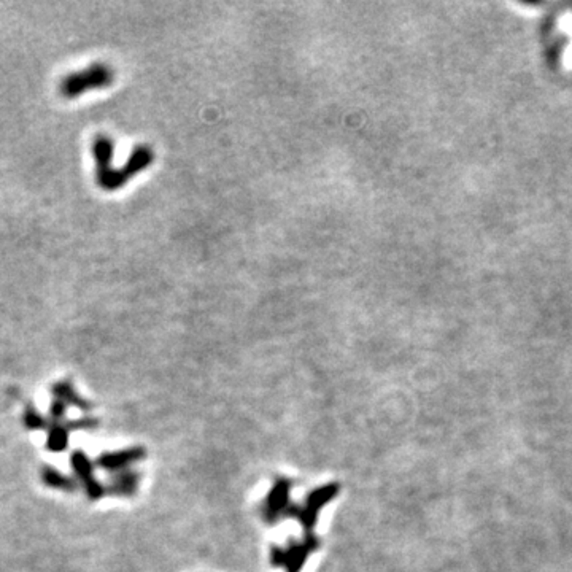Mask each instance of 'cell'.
<instances>
[{"instance_id":"obj_3","label":"cell","mask_w":572,"mask_h":572,"mask_svg":"<svg viewBox=\"0 0 572 572\" xmlns=\"http://www.w3.org/2000/svg\"><path fill=\"white\" fill-rule=\"evenodd\" d=\"M319 540L312 533L307 534V539L302 544H291L288 549L274 547L271 550V560L274 566H286L288 572H299L306 563L307 556L318 549Z\"/></svg>"},{"instance_id":"obj_2","label":"cell","mask_w":572,"mask_h":572,"mask_svg":"<svg viewBox=\"0 0 572 572\" xmlns=\"http://www.w3.org/2000/svg\"><path fill=\"white\" fill-rule=\"evenodd\" d=\"M151 149L147 147H137L134 149L131 156H129L127 162L121 169L108 167L102 172L96 173V182L102 189L105 191H115L120 189L121 187L131 180V177L140 172V170L145 169L153 159Z\"/></svg>"},{"instance_id":"obj_1","label":"cell","mask_w":572,"mask_h":572,"mask_svg":"<svg viewBox=\"0 0 572 572\" xmlns=\"http://www.w3.org/2000/svg\"><path fill=\"white\" fill-rule=\"evenodd\" d=\"M113 80H115V72L110 65L94 63L83 70L72 72V74L65 75L59 83V92L65 99H75V97L83 96L87 91L110 86Z\"/></svg>"},{"instance_id":"obj_5","label":"cell","mask_w":572,"mask_h":572,"mask_svg":"<svg viewBox=\"0 0 572 572\" xmlns=\"http://www.w3.org/2000/svg\"><path fill=\"white\" fill-rule=\"evenodd\" d=\"M290 489L291 482L286 480V478H278L275 482L264 506V518L269 523H274L275 520L283 517V513L288 509V494H290Z\"/></svg>"},{"instance_id":"obj_4","label":"cell","mask_w":572,"mask_h":572,"mask_svg":"<svg viewBox=\"0 0 572 572\" xmlns=\"http://www.w3.org/2000/svg\"><path fill=\"white\" fill-rule=\"evenodd\" d=\"M337 491H339V485H336V483H331V485L315 489V491L307 498L306 507L301 510H297V507H295L296 510H293V507H288L285 510V513H283V517H293V515H296V517L301 518V523L304 525V528L310 533V529L315 527V523H317V515L319 512V509H321L326 502L331 501V499L336 498Z\"/></svg>"}]
</instances>
